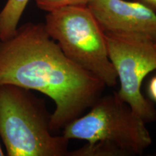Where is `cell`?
I'll list each match as a JSON object with an SVG mask.
<instances>
[{
    "mask_svg": "<svg viewBox=\"0 0 156 156\" xmlns=\"http://www.w3.org/2000/svg\"><path fill=\"white\" fill-rule=\"evenodd\" d=\"M9 84L46 95L55 103L53 133L90 108L106 85L69 59L46 32L44 23H27L0 41V85Z\"/></svg>",
    "mask_w": 156,
    "mask_h": 156,
    "instance_id": "1",
    "label": "cell"
},
{
    "mask_svg": "<svg viewBox=\"0 0 156 156\" xmlns=\"http://www.w3.org/2000/svg\"><path fill=\"white\" fill-rule=\"evenodd\" d=\"M145 124L116 93L99 97L87 114L63 129L62 135L87 142L69 152L71 156L142 155L152 143Z\"/></svg>",
    "mask_w": 156,
    "mask_h": 156,
    "instance_id": "2",
    "label": "cell"
},
{
    "mask_svg": "<svg viewBox=\"0 0 156 156\" xmlns=\"http://www.w3.org/2000/svg\"><path fill=\"white\" fill-rule=\"evenodd\" d=\"M42 101L30 90L0 85V136L7 155H69V140L54 135Z\"/></svg>",
    "mask_w": 156,
    "mask_h": 156,
    "instance_id": "3",
    "label": "cell"
},
{
    "mask_svg": "<svg viewBox=\"0 0 156 156\" xmlns=\"http://www.w3.org/2000/svg\"><path fill=\"white\" fill-rule=\"evenodd\" d=\"M46 32L80 67L115 86L116 73L108 56L106 36L87 6H67L48 12Z\"/></svg>",
    "mask_w": 156,
    "mask_h": 156,
    "instance_id": "4",
    "label": "cell"
},
{
    "mask_svg": "<svg viewBox=\"0 0 156 156\" xmlns=\"http://www.w3.org/2000/svg\"><path fill=\"white\" fill-rule=\"evenodd\" d=\"M108 56L120 82L117 93L145 122L156 119L153 104L142 95L148 74L156 69V42L145 37L105 33Z\"/></svg>",
    "mask_w": 156,
    "mask_h": 156,
    "instance_id": "5",
    "label": "cell"
},
{
    "mask_svg": "<svg viewBox=\"0 0 156 156\" xmlns=\"http://www.w3.org/2000/svg\"><path fill=\"white\" fill-rule=\"evenodd\" d=\"M87 7L104 33L139 36L156 42V13L143 4L90 0Z\"/></svg>",
    "mask_w": 156,
    "mask_h": 156,
    "instance_id": "6",
    "label": "cell"
},
{
    "mask_svg": "<svg viewBox=\"0 0 156 156\" xmlns=\"http://www.w3.org/2000/svg\"><path fill=\"white\" fill-rule=\"evenodd\" d=\"M29 0H7L0 12V41L14 36Z\"/></svg>",
    "mask_w": 156,
    "mask_h": 156,
    "instance_id": "7",
    "label": "cell"
},
{
    "mask_svg": "<svg viewBox=\"0 0 156 156\" xmlns=\"http://www.w3.org/2000/svg\"><path fill=\"white\" fill-rule=\"evenodd\" d=\"M90 0H36L37 7L48 12L67 6H87Z\"/></svg>",
    "mask_w": 156,
    "mask_h": 156,
    "instance_id": "8",
    "label": "cell"
},
{
    "mask_svg": "<svg viewBox=\"0 0 156 156\" xmlns=\"http://www.w3.org/2000/svg\"><path fill=\"white\" fill-rule=\"evenodd\" d=\"M148 93L152 100L156 101V76L152 78L150 81L148 85Z\"/></svg>",
    "mask_w": 156,
    "mask_h": 156,
    "instance_id": "9",
    "label": "cell"
},
{
    "mask_svg": "<svg viewBox=\"0 0 156 156\" xmlns=\"http://www.w3.org/2000/svg\"><path fill=\"white\" fill-rule=\"evenodd\" d=\"M135 1L147 6L156 13V0H135Z\"/></svg>",
    "mask_w": 156,
    "mask_h": 156,
    "instance_id": "10",
    "label": "cell"
},
{
    "mask_svg": "<svg viewBox=\"0 0 156 156\" xmlns=\"http://www.w3.org/2000/svg\"><path fill=\"white\" fill-rule=\"evenodd\" d=\"M5 155V153H4L2 148L1 147V145H0V156H3Z\"/></svg>",
    "mask_w": 156,
    "mask_h": 156,
    "instance_id": "11",
    "label": "cell"
}]
</instances>
